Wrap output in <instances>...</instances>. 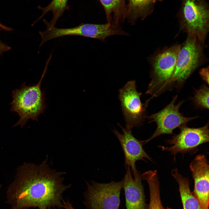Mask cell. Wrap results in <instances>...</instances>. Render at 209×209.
Wrapping results in <instances>:
<instances>
[{"label": "cell", "mask_w": 209, "mask_h": 209, "mask_svg": "<svg viewBox=\"0 0 209 209\" xmlns=\"http://www.w3.org/2000/svg\"><path fill=\"white\" fill-rule=\"evenodd\" d=\"M126 0H99L105 10L107 23L123 22L126 19Z\"/></svg>", "instance_id": "obj_17"}, {"label": "cell", "mask_w": 209, "mask_h": 209, "mask_svg": "<svg viewBox=\"0 0 209 209\" xmlns=\"http://www.w3.org/2000/svg\"><path fill=\"white\" fill-rule=\"evenodd\" d=\"M68 1V0H52L48 6L45 7H42L39 6L38 7V8L42 10L43 13L35 22L33 25L41 19L46 13L51 11L52 12L53 15L52 19L50 22H48L45 19H44L43 21L47 27L55 26L57 20L62 15L64 11L69 9V6L67 4Z\"/></svg>", "instance_id": "obj_18"}, {"label": "cell", "mask_w": 209, "mask_h": 209, "mask_svg": "<svg viewBox=\"0 0 209 209\" xmlns=\"http://www.w3.org/2000/svg\"><path fill=\"white\" fill-rule=\"evenodd\" d=\"M64 205L66 209H74L70 203L69 202H64Z\"/></svg>", "instance_id": "obj_22"}, {"label": "cell", "mask_w": 209, "mask_h": 209, "mask_svg": "<svg viewBox=\"0 0 209 209\" xmlns=\"http://www.w3.org/2000/svg\"><path fill=\"white\" fill-rule=\"evenodd\" d=\"M171 173L179 185L183 209H201L198 200L190 189L189 180L180 174L176 168L173 169Z\"/></svg>", "instance_id": "obj_15"}, {"label": "cell", "mask_w": 209, "mask_h": 209, "mask_svg": "<svg viewBox=\"0 0 209 209\" xmlns=\"http://www.w3.org/2000/svg\"><path fill=\"white\" fill-rule=\"evenodd\" d=\"M141 179L147 182L150 193L148 209H172L163 206L160 194L159 183L156 170H149L141 175Z\"/></svg>", "instance_id": "obj_16"}, {"label": "cell", "mask_w": 209, "mask_h": 209, "mask_svg": "<svg viewBox=\"0 0 209 209\" xmlns=\"http://www.w3.org/2000/svg\"><path fill=\"white\" fill-rule=\"evenodd\" d=\"M87 193L91 209H118L123 180L108 183L93 181L87 183Z\"/></svg>", "instance_id": "obj_9"}, {"label": "cell", "mask_w": 209, "mask_h": 209, "mask_svg": "<svg viewBox=\"0 0 209 209\" xmlns=\"http://www.w3.org/2000/svg\"><path fill=\"white\" fill-rule=\"evenodd\" d=\"M45 160L41 164L24 165L7 192V202L14 209L37 207L46 209L58 205L62 193L68 187L62 173L51 169Z\"/></svg>", "instance_id": "obj_1"}, {"label": "cell", "mask_w": 209, "mask_h": 209, "mask_svg": "<svg viewBox=\"0 0 209 209\" xmlns=\"http://www.w3.org/2000/svg\"><path fill=\"white\" fill-rule=\"evenodd\" d=\"M0 189H1V188H0Z\"/></svg>", "instance_id": "obj_23"}, {"label": "cell", "mask_w": 209, "mask_h": 209, "mask_svg": "<svg viewBox=\"0 0 209 209\" xmlns=\"http://www.w3.org/2000/svg\"><path fill=\"white\" fill-rule=\"evenodd\" d=\"M181 44H176L156 51L148 58L151 80L147 94L154 96L168 85L174 74Z\"/></svg>", "instance_id": "obj_3"}, {"label": "cell", "mask_w": 209, "mask_h": 209, "mask_svg": "<svg viewBox=\"0 0 209 209\" xmlns=\"http://www.w3.org/2000/svg\"><path fill=\"white\" fill-rule=\"evenodd\" d=\"M177 98V95L174 96L162 110L148 117L149 122H155L157 127L150 137L143 141L144 144L160 135L172 134L174 129L186 125L188 122L196 118L185 116L180 112L179 109L184 101H181L176 104Z\"/></svg>", "instance_id": "obj_8"}, {"label": "cell", "mask_w": 209, "mask_h": 209, "mask_svg": "<svg viewBox=\"0 0 209 209\" xmlns=\"http://www.w3.org/2000/svg\"><path fill=\"white\" fill-rule=\"evenodd\" d=\"M141 95L136 89V82L132 80L128 81L119 90L118 98L125 122V128L131 131L134 127L141 125L145 118L147 105L143 104Z\"/></svg>", "instance_id": "obj_6"}, {"label": "cell", "mask_w": 209, "mask_h": 209, "mask_svg": "<svg viewBox=\"0 0 209 209\" xmlns=\"http://www.w3.org/2000/svg\"><path fill=\"white\" fill-rule=\"evenodd\" d=\"M180 30L205 42L209 30V8L205 0H182L179 14Z\"/></svg>", "instance_id": "obj_5"}, {"label": "cell", "mask_w": 209, "mask_h": 209, "mask_svg": "<svg viewBox=\"0 0 209 209\" xmlns=\"http://www.w3.org/2000/svg\"><path fill=\"white\" fill-rule=\"evenodd\" d=\"M205 43L193 34L187 37L181 46L174 74L169 85H179L184 82L198 67L206 62Z\"/></svg>", "instance_id": "obj_4"}, {"label": "cell", "mask_w": 209, "mask_h": 209, "mask_svg": "<svg viewBox=\"0 0 209 209\" xmlns=\"http://www.w3.org/2000/svg\"><path fill=\"white\" fill-rule=\"evenodd\" d=\"M180 132L166 142L172 145L170 147L160 146L163 151L169 152L173 154L175 160V156L178 153L183 155L188 153L192 155L198 150L200 145L209 140V130L208 123L203 127L191 128L186 125L180 128Z\"/></svg>", "instance_id": "obj_7"}, {"label": "cell", "mask_w": 209, "mask_h": 209, "mask_svg": "<svg viewBox=\"0 0 209 209\" xmlns=\"http://www.w3.org/2000/svg\"><path fill=\"white\" fill-rule=\"evenodd\" d=\"M3 29L9 31L12 30L11 28L7 27L0 23V32ZM10 49V47L2 42L0 39V57L3 52L9 50Z\"/></svg>", "instance_id": "obj_20"}, {"label": "cell", "mask_w": 209, "mask_h": 209, "mask_svg": "<svg viewBox=\"0 0 209 209\" xmlns=\"http://www.w3.org/2000/svg\"><path fill=\"white\" fill-rule=\"evenodd\" d=\"M42 38L40 47L48 41L66 36H78L94 38L105 42L110 35V29L107 24H95L82 23L69 28H58L55 26L47 27L44 31H39Z\"/></svg>", "instance_id": "obj_10"}, {"label": "cell", "mask_w": 209, "mask_h": 209, "mask_svg": "<svg viewBox=\"0 0 209 209\" xmlns=\"http://www.w3.org/2000/svg\"><path fill=\"white\" fill-rule=\"evenodd\" d=\"M159 0H128L126 18L134 25L138 19L144 20L152 12L156 2Z\"/></svg>", "instance_id": "obj_14"}, {"label": "cell", "mask_w": 209, "mask_h": 209, "mask_svg": "<svg viewBox=\"0 0 209 209\" xmlns=\"http://www.w3.org/2000/svg\"><path fill=\"white\" fill-rule=\"evenodd\" d=\"M190 167L194 181L192 192L198 200L201 209H209L208 162L205 155L199 154L191 162Z\"/></svg>", "instance_id": "obj_11"}, {"label": "cell", "mask_w": 209, "mask_h": 209, "mask_svg": "<svg viewBox=\"0 0 209 209\" xmlns=\"http://www.w3.org/2000/svg\"><path fill=\"white\" fill-rule=\"evenodd\" d=\"M199 74L202 79L208 84H209V67L201 69L199 71Z\"/></svg>", "instance_id": "obj_21"}, {"label": "cell", "mask_w": 209, "mask_h": 209, "mask_svg": "<svg viewBox=\"0 0 209 209\" xmlns=\"http://www.w3.org/2000/svg\"><path fill=\"white\" fill-rule=\"evenodd\" d=\"M209 88L204 85L195 91L193 100L197 106L208 109L209 107Z\"/></svg>", "instance_id": "obj_19"}, {"label": "cell", "mask_w": 209, "mask_h": 209, "mask_svg": "<svg viewBox=\"0 0 209 209\" xmlns=\"http://www.w3.org/2000/svg\"><path fill=\"white\" fill-rule=\"evenodd\" d=\"M119 125L122 129V133H120L116 129L113 131L122 149L126 167L129 166L133 175H136L139 173L136 167V162L139 160L145 161V158L152 161V159L143 147V141L136 139L132 134L131 131Z\"/></svg>", "instance_id": "obj_12"}, {"label": "cell", "mask_w": 209, "mask_h": 209, "mask_svg": "<svg viewBox=\"0 0 209 209\" xmlns=\"http://www.w3.org/2000/svg\"></svg>", "instance_id": "obj_24"}, {"label": "cell", "mask_w": 209, "mask_h": 209, "mask_svg": "<svg viewBox=\"0 0 209 209\" xmlns=\"http://www.w3.org/2000/svg\"><path fill=\"white\" fill-rule=\"evenodd\" d=\"M52 57L50 55L47 60L41 78L37 84L27 86L24 83L20 89H16L12 91L11 110L17 112L20 117L15 126L22 127L29 119L37 121L39 116L44 112L45 107L44 98L41 85Z\"/></svg>", "instance_id": "obj_2"}, {"label": "cell", "mask_w": 209, "mask_h": 209, "mask_svg": "<svg viewBox=\"0 0 209 209\" xmlns=\"http://www.w3.org/2000/svg\"><path fill=\"white\" fill-rule=\"evenodd\" d=\"M123 180L127 209H148L145 199L144 190L139 174L132 176L129 166H126Z\"/></svg>", "instance_id": "obj_13"}]
</instances>
